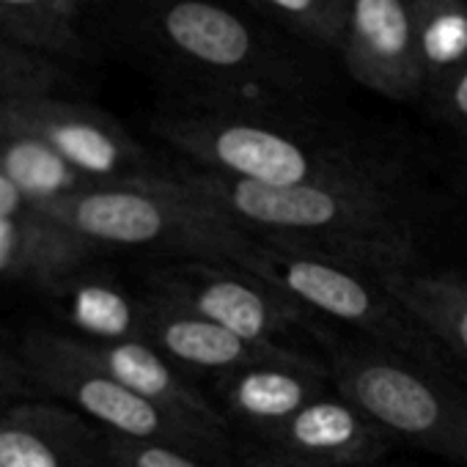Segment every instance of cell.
Masks as SVG:
<instances>
[{"label":"cell","mask_w":467,"mask_h":467,"mask_svg":"<svg viewBox=\"0 0 467 467\" xmlns=\"http://www.w3.org/2000/svg\"><path fill=\"white\" fill-rule=\"evenodd\" d=\"M88 23L192 88L190 108H303L317 83L303 42L231 0H88Z\"/></svg>","instance_id":"cell-1"},{"label":"cell","mask_w":467,"mask_h":467,"mask_svg":"<svg viewBox=\"0 0 467 467\" xmlns=\"http://www.w3.org/2000/svg\"><path fill=\"white\" fill-rule=\"evenodd\" d=\"M176 176L217 217L259 240L374 278L415 267V228L404 184L267 187L198 168H179Z\"/></svg>","instance_id":"cell-2"},{"label":"cell","mask_w":467,"mask_h":467,"mask_svg":"<svg viewBox=\"0 0 467 467\" xmlns=\"http://www.w3.org/2000/svg\"><path fill=\"white\" fill-rule=\"evenodd\" d=\"M151 130L190 168L240 182L404 184V171L388 151L300 108H179L160 113Z\"/></svg>","instance_id":"cell-3"},{"label":"cell","mask_w":467,"mask_h":467,"mask_svg":"<svg viewBox=\"0 0 467 467\" xmlns=\"http://www.w3.org/2000/svg\"><path fill=\"white\" fill-rule=\"evenodd\" d=\"M217 262H228L267 281L314 317L349 327L358 338L415 360L418 366L442 377L459 371L448 349L368 273L259 240L240 228Z\"/></svg>","instance_id":"cell-4"},{"label":"cell","mask_w":467,"mask_h":467,"mask_svg":"<svg viewBox=\"0 0 467 467\" xmlns=\"http://www.w3.org/2000/svg\"><path fill=\"white\" fill-rule=\"evenodd\" d=\"M333 388L393 440L467 467V390L366 338L325 333Z\"/></svg>","instance_id":"cell-5"},{"label":"cell","mask_w":467,"mask_h":467,"mask_svg":"<svg viewBox=\"0 0 467 467\" xmlns=\"http://www.w3.org/2000/svg\"><path fill=\"white\" fill-rule=\"evenodd\" d=\"M91 248H157L179 259H220L237 234L187 192L173 173L157 184H88L50 206H34Z\"/></svg>","instance_id":"cell-6"},{"label":"cell","mask_w":467,"mask_h":467,"mask_svg":"<svg viewBox=\"0 0 467 467\" xmlns=\"http://www.w3.org/2000/svg\"><path fill=\"white\" fill-rule=\"evenodd\" d=\"M0 132H23L56 149L91 184H157L165 171L110 113L69 97L0 102Z\"/></svg>","instance_id":"cell-7"},{"label":"cell","mask_w":467,"mask_h":467,"mask_svg":"<svg viewBox=\"0 0 467 467\" xmlns=\"http://www.w3.org/2000/svg\"><path fill=\"white\" fill-rule=\"evenodd\" d=\"M151 292L256 344H284L300 330L327 333L319 317L228 262L176 259L154 273Z\"/></svg>","instance_id":"cell-8"},{"label":"cell","mask_w":467,"mask_h":467,"mask_svg":"<svg viewBox=\"0 0 467 467\" xmlns=\"http://www.w3.org/2000/svg\"><path fill=\"white\" fill-rule=\"evenodd\" d=\"M26 360L31 371L61 399L75 404L86 418L108 429L110 437L132 442L179 445L198 453H209L225 442L212 434L168 415L157 404L146 401L110 374L80 360L64 344V336L36 333L26 344Z\"/></svg>","instance_id":"cell-9"},{"label":"cell","mask_w":467,"mask_h":467,"mask_svg":"<svg viewBox=\"0 0 467 467\" xmlns=\"http://www.w3.org/2000/svg\"><path fill=\"white\" fill-rule=\"evenodd\" d=\"M338 56L363 88L393 102L423 99L410 0H349Z\"/></svg>","instance_id":"cell-10"},{"label":"cell","mask_w":467,"mask_h":467,"mask_svg":"<svg viewBox=\"0 0 467 467\" xmlns=\"http://www.w3.org/2000/svg\"><path fill=\"white\" fill-rule=\"evenodd\" d=\"M146 303H149L146 341L154 344L165 358H171L182 371H198L217 379L240 368L265 366V363L327 368V363L314 358L311 352L295 349L289 344L248 341L154 292H149Z\"/></svg>","instance_id":"cell-11"},{"label":"cell","mask_w":467,"mask_h":467,"mask_svg":"<svg viewBox=\"0 0 467 467\" xmlns=\"http://www.w3.org/2000/svg\"><path fill=\"white\" fill-rule=\"evenodd\" d=\"M396 440L336 388L259 437V448L306 467H366Z\"/></svg>","instance_id":"cell-12"},{"label":"cell","mask_w":467,"mask_h":467,"mask_svg":"<svg viewBox=\"0 0 467 467\" xmlns=\"http://www.w3.org/2000/svg\"><path fill=\"white\" fill-rule=\"evenodd\" d=\"M69 352L80 360L97 366L99 371L110 374L146 401L157 404L168 415L212 434L214 440L225 442L228 418L217 407V401L206 399L184 371L165 358L154 344L135 338V341H88V338H69L64 336Z\"/></svg>","instance_id":"cell-13"},{"label":"cell","mask_w":467,"mask_h":467,"mask_svg":"<svg viewBox=\"0 0 467 467\" xmlns=\"http://www.w3.org/2000/svg\"><path fill=\"white\" fill-rule=\"evenodd\" d=\"M0 467H119L108 437L56 407H15L0 415Z\"/></svg>","instance_id":"cell-14"},{"label":"cell","mask_w":467,"mask_h":467,"mask_svg":"<svg viewBox=\"0 0 467 467\" xmlns=\"http://www.w3.org/2000/svg\"><path fill=\"white\" fill-rule=\"evenodd\" d=\"M333 390L327 368L265 363L214 379V401L225 418L240 420L256 437L289 420L314 399Z\"/></svg>","instance_id":"cell-15"},{"label":"cell","mask_w":467,"mask_h":467,"mask_svg":"<svg viewBox=\"0 0 467 467\" xmlns=\"http://www.w3.org/2000/svg\"><path fill=\"white\" fill-rule=\"evenodd\" d=\"M94 248L39 209L0 217V275L61 286Z\"/></svg>","instance_id":"cell-16"},{"label":"cell","mask_w":467,"mask_h":467,"mask_svg":"<svg viewBox=\"0 0 467 467\" xmlns=\"http://www.w3.org/2000/svg\"><path fill=\"white\" fill-rule=\"evenodd\" d=\"M0 36L69 67L99 56L88 0H0Z\"/></svg>","instance_id":"cell-17"},{"label":"cell","mask_w":467,"mask_h":467,"mask_svg":"<svg viewBox=\"0 0 467 467\" xmlns=\"http://www.w3.org/2000/svg\"><path fill=\"white\" fill-rule=\"evenodd\" d=\"M467 374V278L456 273H420L418 267L377 278Z\"/></svg>","instance_id":"cell-18"},{"label":"cell","mask_w":467,"mask_h":467,"mask_svg":"<svg viewBox=\"0 0 467 467\" xmlns=\"http://www.w3.org/2000/svg\"><path fill=\"white\" fill-rule=\"evenodd\" d=\"M64 314L88 341H146L149 303L132 297L110 281L61 284Z\"/></svg>","instance_id":"cell-19"},{"label":"cell","mask_w":467,"mask_h":467,"mask_svg":"<svg viewBox=\"0 0 467 467\" xmlns=\"http://www.w3.org/2000/svg\"><path fill=\"white\" fill-rule=\"evenodd\" d=\"M0 173L31 206H50L91 184L56 149L23 132H0Z\"/></svg>","instance_id":"cell-20"},{"label":"cell","mask_w":467,"mask_h":467,"mask_svg":"<svg viewBox=\"0 0 467 467\" xmlns=\"http://www.w3.org/2000/svg\"><path fill=\"white\" fill-rule=\"evenodd\" d=\"M410 9L423 83L431 91L467 67V0H410Z\"/></svg>","instance_id":"cell-21"},{"label":"cell","mask_w":467,"mask_h":467,"mask_svg":"<svg viewBox=\"0 0 467 467\" xmlns=\"http://www.w3.org/2000/svg\"><path fill=\"white\" fill-rule=\"evenodd\" d=\"M243 4L306 47L336 53L341 47L349 0H243Z\"/></svg>","instance_id":"cell-22"},{"label":"cell","mask_w":467,"mask_h":467,"mask_svg":"<svg viewBox=\"0 0 467 467\" xmlns=\"http://www.w3.org/2000/svg\"><path fill=\"white\" fill-rule=\"evenodd\" d=\"M78 80L75 67L0 36V102L28 97H64Z\"/></svg>","instance_id":"cell-23"},{"label":"cell","mask_w":467,"mask_h":467,"mask_svg":"<svg viewBox=\"0 0 467 467\" xmlns=\"http://www.w3.org/2000/svg\"><path fill=\"white\" fill-rule=\"evenodd\" d=\"M110 456L119 467H214L206 462V453L162 445V442H132L108 434Z\"/></svg>","instance_id":"cell-24"},{"label":"cell","mask_w":467,"mask_h":467,"mask_svg":"<svg viewBox=\"0 0 467 467\" xmlns=\"http://www.w3.org/2000/svg\"><path fill=\"white\" fill-rule=\"evenodd\" d=\"M423 102L431 108V113L459 132V138L467 135V67H462L456 75L426 91Z\"/></svg>","instance_id":"cell-25"},{"label":"cell","mask_w":467,"mask_h":467,"mask_svg":"<svg viewBox=\"0 0 467 467\" xmlns=\"http://www.w3.org/2000/svg\"><path fill=\"white\" fill-rule=\"evenodd\" d=\"M28 209H31V203L26 201V195L0 173V217H17Z\"/></svg>","instance_id":"cell-26"},{"label":"cell","mask_w":467,"mask_h":467,"mask_svg":"<svg viewBox=\"0 0 467 467\" xmlns=\"http://www.w3.org/2000/svg\"><path fill=\"white\" fill-rule=\"evenodd\" d=\"M245 467H306V464L286 462V459H281V456H275V453L259 448L256 453H251V456L245 459Z\"/></svg>","instance_id":"cell-27"},{"label":"cell","mask_w":467,"mask_h":467,"mask_svg":"<svg viewBox=\"0 0 467 467\" xmlns=\"http://www.w3.org/2000/svg\"><path fill=\"white\" fill-rule=\"evenodd\" d=\"M462 146H464V154H467V135L462 138Z\"/></svg>","instance_id":"cell-28"}]
</instances>
